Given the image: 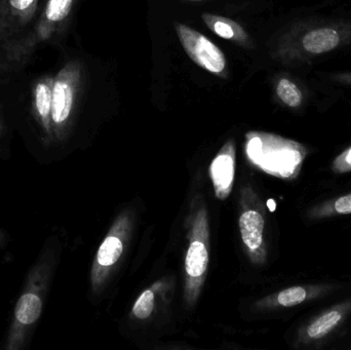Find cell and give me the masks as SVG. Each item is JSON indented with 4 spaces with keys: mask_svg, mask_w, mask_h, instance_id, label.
<instances>
[{
    "mask_svg": "<svg viewBox=\"0 0 351 350\" xmlns=\"http://www.w3.org/2000/svg\"><path fill=\"white\" fill-rule=\"evenodd\" d=\"M49 262L51 259L47 258V253L45 254L43 252L31 269L25 284L24 291L14 308V320L4 349H22L40 318L51 277V267Z\"/></svg>",
    "mask_w": 351,
    "mask_h": 350,
    "instance_id": "1",
    "label": "cell"
},
{
    "mask_svg": "<svg viewBox=\"0 0 351 350\" xmlns=\"http://www.w3.org/2000/svg\"><path fill=\"white\" fill-rule=\"evenodd\" d=\"M73 4L74 0H47L38 20L0 55V69L12 71L24 67L37 49L63 27Z\"/></svg>",
    "mask_w": 351,
    "mask_h": 350,
    "instance_id": "2",
    "label": "cell"
},
{
    "mask_svg": "<svg viewBox=\"0 0 351 350\" xmlns=\"http://www.w3.org/2000/svg\"><path fill=\"white\" fill-rule=\"evenodd\" d=\"M82 64L76 60L68 62L55 76L51 102L53 134L61 137L73 114L82 86Z\"/></svg>",
    "mask_w": 351,
    "mask_h": 350,
    "instance_id": "3",
    "label": "cell"
},
{
    "mask_svg": "<svg viewBox=\"0 0 351 350\" xmlns=\"http://www.w3.org/2000/svg\"><path fill=\"white\" fill-rule=\"evenodd\" d=\"M175 29L184 51L196 65L214 75L226 77V57L213 41L181 23H176Z\"/></svg>",
    "mask_w": 351,
    "mask_h": 350,
    "instance_id": "4",
    "label": "cell"
},
{
    "mask_svg": "<svg viewBox=\"0 0 351 350\" xmlns=\"http://www.w3.org/2000/svg\"><path fill=\"white\" fill-rule=\"evenodd\" d=\"M39 0H0V55L34 23Z\"/></svg>",
    "mask_w": 351,
    "mask_h": 350,
    "instance_id": "5",
    "label": "cell"
},
{
    "mask_svg": "<svg viewBox=\"0 0 351 350\" xmlns=\"http://www.w3.org/2000/svg\"><path fill=\"white\" fill-rule=\"evenodd\" d=\"M55 76H43L36 80L32 90V111L43 135L53 136L51 127V102Z\"/></svg>",
    "mask_w": 351,
    "mask_h": 350,
    "instance_id": "6",
    "label": "cell"
},
{
    "mask_svg": "<svg viewBox=\"0 0 351 350\" xmlns=\"http://www.w3.org/2000/svg\"><path fill=\"white\" fill-rule=\"evenodd\" d=\"M342 40L343 37L339 30L333 27H322L307 32L301 40V45L306 53L322 55L339 47Z\"/></svg>",
    "mask_w": 351,
    "mask_h": 350,
    "instance_id": "7",
    "label": "cell"
},
{
    "mask_svg": "<svg viewBox=\"0 0 351 350\" xmlns=\"http://www.w3.org/2000/svg\"><path fill=\"white\" fill-rule=\"evenodd\" d=\"M202 20L208 29L221 38L226 39L239 45H250V37L245 29L239 23L226 16L204 14Z\"/></svg>",
    "mask_w": 351,
    "mask_h": 350,
    "instance_id": "8",
    "label": "cell"
},
{
    "mask_svg": "<svg viewBox=\"0 0 351 350\" xmlns=\"http://www.w3.org/2000/svg\"><path fill=\"white\" fill-rule=\"evenodd\" d=\"M210 176L217 195L220 199L227 197L234 177V160L231 152H221L215 158L210 166Z\"/></svg>",
    "mask_w": 351,
    "mask_h": 350,
    "instance_id": "9",
    "label": "cell"
},
{
    "mask_svg": "<svg viewBox=\"0 0 351 350\" xmlns=\"http://www.w3.org/2000/svg\"><path fill=\"white\" fill-rule=\"evenodd\" d=\"M241 238L247 248L256 250L263 240L264 219L256 211H247L239 219Z\"/></svg>",
    "mask_w": 351,
    "mask_h": 350,
    "instance_id": "10",
    "label": "cell"
},
{
    "mask_svg": "<svg viewBox=\"0 0 351 350\" xmlns=\"http://www.w3.org/2000/svg\"><path fill=\"white\" fill-rule=\"evenodd\" d=\"M208 254L206 246L200 242H193L186 256V271L191 277H199L206 271Z\"/></svg>",
    "mask_w": 351,
    "mask_h": 350,
    "instance_id": "11",
    "label": "cell"
},
{
    "mask_svg": "<svg viewBox=\"0 0 351 350\" xmlns=\"http://www.w3.org/2000/svg\"><path fill=\"white\" fill-rule=\"evenodd\" d=\"M276 95L280 100L291 108L301 106L303 95L296 84L289 78L282 77L276 84Z\"/></svg>",
    "mask_w": 351,
    "mask_h": 350,
    "instance_id": "12",
    "label": "cell"
},
{
    "mask_svg": "<svg viewBox=\"0 0 351 350\" xmlns=\"http://www.w3.org/2000/svg\"><path fill=\"white\" fill-rule=\"evenodd\" d=\"M123 254V244L115 236H109L101 245L98 252V262L102 266L114 264Z\"/></svg>",
    "mask_w": 351,
    "mask_h": 350,
    "instance_id": "13",
    "label": "cell"
},
{
    "mask_svg": "<svg viewBox=\"0 0 351 350\" xmlns=\"http://www.w3.org/2000/svg\"><path fill=\"white\" fill-rule=\"evenodd\" d=\"M341 320V314L338 312H330L315 321L308 328V335L311 338L325 336Z\"/></svg>",
    "mask_w": 351,
    "mask_h": 350,
    "instance_id": "14",
    "label": "cell"
},
{
    "mask_svg": "<svg viewBox=\"0 0 351 350\" xmlns=\"http://www.w3.org/2000/svg\"><path fill=\"white\" fill-rule=\"evenodd\" d=\"M306 298V291L301 287H293L280 292L278 303L285 308H292L302 303Z\"/></svg>",
    "mask_w": 351,
    "mask_h": 350,
    "instance_id": "15",
    "label": "cell"
},
{
    "mask_svg": "<svg viewBox=\"0 0 351 350\" xmlns=\"http://www.w3.org/2000/svg\"><path fill=\"white\" fill-rule=\"evenodd\" d=\"M154 308V295L152 291H145L140 296L134 306V314L140 320H145L152 314Z\"/></svg>",
    "mask_w": 351,
    "mask_h": 350,
    "instance_id": "16",
    "label": "cell"
},
{
    "mask_svg": "<svg viewBox=\"0 0 351 350\" xmlns=\"http://www.w3.org/2000/svg\"><path fill=\"white\" fill-rule=\"evenodd\" d=\"M335 210L339 214H351V195L340 197L335 203Z\"/></svg>",
    "mask_w": 351,
    "mask_h": 350,
    "instance_id": "17",
    "label": "cell"
},
{
    "mask_svg": "<svg viewBox=\"0 0 351 350\" xmlns=\"http://www.w3.org/2000/svg\"><path fill=\"white\" fill-rule=\"evenodd\" d=\"M333 79L335 80V82H339V84L351 86V72L336 74V75L333 76Z\"/></svg>",
    "mask_w": 351,
    "mask_h": 350,
    "instance_id": "18",
    "label": "cell"
},
{
    "mask_svg": "<svg viewBox=\"0 0 351 350\" xmlns=\"http://www.w3.org/2000/svg\"><path fill=\"white\" fill-rule=\"evenodd\" d=\"M343 156L346 158V164H348L351 168V148L348 151L346 152V155Z\"/></svg>",
    "mask_w": 351,
    "mask_h": 350,
    "instance_id": "19",
    "label": "cell"
},
{
    "mask_svg": "<svg viewBox=\"0 0 351 350\" xmlns=\"http://www.w3.org/2000/svg\"><path fill=\"white\" fill-rule=\"evenodd\" d=\"M268 208H269L270 211L274 212L276 210V201H272V199H269L267 203Z\"/></svg>",
    "mask_w": 351,
    "mask_h": 350,
    "instance_id": "20",
    "label": "cell"
},
{
    "mask_svg": "<svg viewBox=\"0 0 351 350\" xmlns=\"http://www.w3.org/2000/svg\"><path fill=\"white\" fill-rule=\"evenodd\" d=\"M6 242V236L5 234H3V232L0 230V246H3L4 244Z\"/></svg>",
    "mask_w": 351,
    "mask_h": 350,
    "instance_id": "21",
    "label": "cell"
},
{
    "mask_svg": "<svg viewBox=\"0 0 351 350\" xmlns=\"http://www.w3.org/2000/svg\"><path fill=\"white\" fill-rule=\"evenodd\" d=\"M190 1H199V0H190Z\"/></svg>",
    "mask_w": 351,
    "mask_h": 350,
    "instance_id": "22",
    "label": "cell"
}]
</instances>
